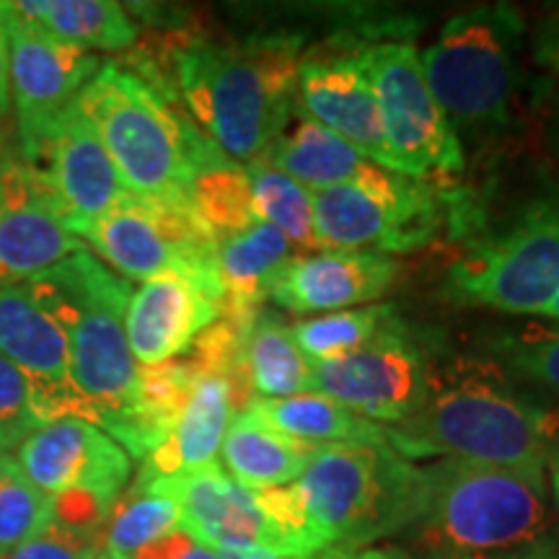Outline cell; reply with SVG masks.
Instances as JSON below:
<instances>
[{
  "mask_svg": "<svg viewBox=\"0 0 559 559\" xmlns=\"http://www.w3.org/2000/svg\"><path fill=\"white\" fill-rule=\"evenodd\" d=\"M272 430L283 432L300 443L342 445V443H386V428L379 423L355 415L330 396L311 391V394L285 396V400H254L247 407Z\"/></svg>",
  "mask_w": 559,
  "mask_h": 559,
  "instance_id": "484cf974",
  "label": "cell"
},
{
  "mask_svg": "<svg viewBox=\"0 0 559 559\" xmlns=\"http://www.w3.org/2000/svg\"><path fill=\"white\" fill-rule=\"evenodd\" d=\"M547 481H549V500H551V521L559 531V445H555L547 459Z\"/></svg>",
  "mask_w": 559,
  "mask_h": 559,
  "instance_id": "60d3db41",
  "label": "cell"
},
{
  "mask_svg": "<svg viewBox=\"0 0 559 559\" xmlns=\"http://www.w3.org/2000/svg\"><path fill=\"white\" fill-rule=\"evenodd\" d=\"M11 107V47L9 26H5L3 3H0V117Z\"/></svg>",
  "mask_w": 559,
  "mask_h": 559,
  "instance_id": "8d00e7d4",
  "label": "cell"
},
{
  "mask_svg": "<svg viewBox=\"0 0 559 559\" xmlns=\"http://www.w3.org/2000/svg\"><path fill=\"white\" fill-rule=\"evenodd\" d=\"M179 559H221L218 555H215L213 549H207V547H202V544H198L194 542L190 549L185 551V555H181Z\"/></svg>",
  "mask_w": 559,
  "mask_h": 559,
  "instance_id": "7bdbcfd3",
  "label": "cell"
},
{
  "mask_svg": "<svg viewBox=\"0 0 559 559\" xmlns=\"http://www.w3.org/2000/svg\"><path fill=\"white\" fill-rule=\"evenodd\" d=\"M75 251H83V241L47 205L19 153L5 156L0 164V288L29 283Z\"/></svg>",
  "mask_w": 559,
  "mask_h": 559,
  "instance_id": "ac0fdd59",
  "label": "cell"
},
{
  "mask_svg": "<svg viewBox=\"0 0 559 559\" xmlns=\"http://www.w3.org/2000/svg\"><path fill=\"white\" fill-rule=\"evenodd\" d=\"M96 559H111V557L107 555V551H104V549H102V551H99V555H96Z\"/></svg>",
  "mask_w": 559,
  "mask_h": 559,
  "instance_id": "f6af8a7d",
  "label": "cell"
},
{
  "mask_svg": "<svg viewBox=\"0 0 559 559\" xmlns=\"http://www.w3.org/2000/svg\"><path fill=\"white\" fill-rule=\"evenodd\" d=\"M549 122H547V143H549V156L555 174L559 179V86H549Z\"/></svg>",
  "mask_w": 559,
  "mask_h": 559,
  "instance_id": "ab89813d",
  "label": "cell"
},
{
  "mask_svg": "<svg viewBox=\"0 0 559 559\" xmlns=\"http://www.w3.org/2000/svg\"><path fill=\"white\" fill-rule=\"evenodd\" d=\"M243 171H247L251 202L260 221L275 226L290 241V247L309 251V254L321 251L317 230H313L311 190L275 169L267 158L243 164Z\"/></svg>",
  "mask_w": 559,
  "mask_h": 559,
  "instance_id": "f1b7e54d",
  "label": "cell"
},
{
  "mask_svg": "<svg viewBox=\"0 0 559 559\" xmlns=\"http://www.w3.org/2000/svg\"><path fill=\"white\" fill-rule=\"evenodd\" d=\"M557 445H559V428H557Z\"/></svg>",
  "mask_w": 559,
  "mask_h": 559,
  "instance_id": "bcb514c9",
  "label": "cell"
},
{
  "mask_svg": "<svg viewBox=\"0 0 559 559\" xmlns=\"http://www.w3.org/2000/svg\"><path fill=\"white\" fill-rule=\"evenodd\" d=\"M148 485H158L179 502L181 531H187L202 547L213 551L270 549L293 555L257 492L241 487L218 461L205 469Z\"/></svg>",
  "mask_w": 559,
  "mask_h": 559,
  "instance_id": "e0dca14e",
  "label": "cell"
},
{
  "mask_svg": "<svg viewBox=\"0 0 559 559\" xmlns=\"http://www.w3.org/2000/svg\"><path fill=\"white\" fill-rule=\"evenodd\" d=\"M559 417L521 394L492 360H436L428 396L409 419L386 428L400 456L461 459L508 469H547Z\"/></svg>",
  "mask_w": 559,
  "mask_h": 559,
  "instance_id": "7a4b0ae2",
  "label": "cell"
},
{
  "mask_svg": "<svg viewBox=\"0 0 559 559\" xmlns=\"http://www.w3.org/2000/svg\"><path fill=\"white\" fill-rule=\"evenodd\" d=\"M11 5L55 39L86 52H122L138 39L135 21L122 3L111 0H21Z\"/></svg>",
  "mask_w": 559,
  "mask_h": 559,
  "instance_id": "4316f807",
  "label": "cell"
},
{
  "mask_svg": "<svg viewBox=\"0 0 559 559\" xmlns=\"http://www.w3.org/2000/svg\"><path fill=\"white\" fill-rule=\"evenodd\" d=\"M300 39L262 34L243 41H179L171 52L174 94L230 160L262 158L298 102Z\"/></svg>",
  "mask_w": 559,
  "mask_h": 559,
  "instance_id": "3957f363",
  "label": "cell"
},
{
  "mask_svg": "<svg viewBox=\"0 0 559 559\" xmlns=\"http://www.w3.org/2000/svg\"><path fill=\"white\" fill-rule=\"evenodd\" d=\"M531 58L544 73L555 79L551 86H559V9L544 13L536 21L534 34H531Z\"/></svg>",
  "mask_w": 559,
  "mask_h": 559,
  "instance_id": "d590c367",
  "label": "cell"
},
{
  "mask_svg": "<svg viewBox=\"0 0 559 559\" xmlns=\"http://www.w3.org/2000/svg\"><path fill=\"white\" fill-rule=\"evenodd\" d=\"M396 313L391 306H366V309L334 311L326 317L296 321L293 337L311 362H324L355 353L376 334L386 330Z\"/></svg>",
  "mask_w": 559,
  "mask_h": 559,
  "instance_id": "4dcf8cb0",
  "label": "cell"
},
{
  "mask_svg": "<svg viewBox=\"0 0 559 559\" xmlns=\"http://www.w3.org/2000/svg\"><path fill=\"white\" fill-rule=\"evenodd\" d=\"M19 156L47 205L79 239L109 210L132 198L94 124L75 102L45 128L19 138Z\"/></svg>",
  "mask_w": 559,
  "mask_h": 559,
  "instance_id": "8fae6325",
  "label": "cell"
},
{
  "mask_svg": "<svg viewBox=\"0 0 559 559\" xmlns=\"http://www.w3.org/2000/svg\"><path fill=\"white\" fill-rule=\"evenodd\" d=\"M221 559H306L298 555H280L270 549H247V551H215Z\"/></svg>",
  "mask_w": 559,
  "mask_h": 559,
  "instance_id": "b9f144b4",
  "label": "cell"
},
{
  "mask_svg": "<svg viewBox=\"0 0 559 559\" xmlns=\"http://www.w3.org/2000/svg\"><path fill=\"white\" fill-rule=\"evenodd\" d=\"M290 260V241L264 221L218 241L215 275L223 290L221 317L239 321L254 317L264 300H270L280 270Z\"/></svg>",
  "mask_w": 559,
  "mask_h": 559,
  "instance_id": "603a6c76",
  "label": "cell"
},
{
  "mask_svg": "<svg viewBox=\"0 0 559 559\" xmlns=\"http://www.w3.org/2000/svg\"><path fill=\"white\" fill-rule=\"evenodd\" d=\"M298 107L313 122L355 145L368 160L394 171L379 104L362 73L358 50L300 60Z\"/></svg>",
  "mask_w": 559,
  "mask_h": 559,
  "instance_id": "d6986e66",
  "label": "cell"
},
{
  "mask_svg": "<svg viewBox=\"0 0 559 559\" xmlns=\"http://www.w3.org/2000/svg\"><path fill=\"white\" fill-rule=\"evenodd\" d=\"M317 451V445L272 430L249 409L236 412L221 445L226 472L251 492L293 485Z\"/></svg>",
  "mask_w": 559,
  "mask_h": 559,
  "instance_id": "cb8c5ba5",
  "label": "cell"
},
{
  "mask_svg": "<svg viewBox=\"0 0 559 559\" xmlns=\"http://www.w3.org/2000/svg\"><path fill=\"white\" fill-rule=\"evenodd\" d=\"M190 202L215 241L260 223L251 202L247 171L223 153H215L192 179Z\"/></svg>",
  "mask_w": 559,
  "mask_h": 559,
  "instance_id": "83f0119b",
  "label": "cell"
},
{
  "mask_svg": "<svg viewBox=\"0 0 559 559\" xmlns=\"http://www.w3.org/2000/svg\"><path fill=\"white\" fill-rule=\"evenodd\" d=\"M11 47V102L16 107L19 138L45 128L79 99L99 73L102 60L81 47L55 39L3 3Z\"/></svg>",
  "mask_w": 559,
  "mask_h": 559,
  "instance_id": "9a60e30c",
  "label": "cell"
},
{
  "mask_svg": "<svg viewBox=\"0 0 559 559\" xmlns=\"http://www.w3.org/2000/svg\"><path fill=\"white\" fill-rule=\"evenodd\" d=\"M262 158H267L275 169L300 181L306 190H330L337 185L368 179L376 171L373 160L342 140L337 132L313 122L304 109L293 107L280 128L275 143Z\"/></svg>",
  "mask_w": 559,
  "mask_h": 559,
  "instance_id": "7402d4cb",
  "label": "cell"
},
{
  "mask_svg": "<svg viewBox=\"0 0 559 559\" xmlns=\"http://www.w3.org/2000/svg\"><path fill=\"white\" fill-rule=\"evenodd\" d=\"M16 464L39 492L81 489L111 508L120 502L132 464L128 451L86 419H55L39 425L16 449Z\"/></svg>",
  "mask_w": 559,
  "mask_h": 559,
  "instance_id": "5bb4252c",
  "label": "cell"
},
{
  "mask_svg": "<svg viewBox=\"0 0 559 559\" xmlns=\"http://www.w3.org/2000/svg\"><path fill=\"white\" fill-rule=\"evenodd\" d=\"M523 13L487 3L453 16L423 52L425 81L456 128H502L521 86Z\"/></svg>",
  "mask_w": 559,
  "mask_h": 559,
  "instance_id": "52a82bcc",
  "label": "cell"
},
{
  "mask_svg": "<svg viewBox=\"0 0 559 559\" xmlns=\"http://www.w3.org/2000/svg\"><path fill=\"white\" fill-rule=\"evenodd\" d=\"M0 355L24 376L39 425L68 417L96 425L94 407L73 381L66 337L24 285L0 288Z\"/></svg>",
  "mask_w": 559,
  "mask_h": 559,
  "instance_id": "4fadbf2b",
  "label": "cell"
},
{
  "mask_svg": "<svg viewBox=\"0 0 559 559\" xmlns=\"http://www.w3.org/2000/svg\"><path fill=\"white\" fill-rule=\"evenodd\" d=\"M37 428L24 376L0 355V453L19 449Z\"/></svg>",
  "mask_w": 559,
  "mask_h": 559,
  "instance_id": "836d02e7",
  "label": "cell"
},
{
  "mask_svg": "<svg viewBox=\"0 0 559 559\" xmlns=\"http://www.w3.org/2000/svg\"><path fill=\"white\" fill-rule=\"evenodd\" d=\"M432 368L430 347L394 319L355 353L313 362V386L355 415L391 428L423 407Z\"/></svg>",
  "mask_w": 559,
  "mask_h": 559,
  "instance_id": "7c38bea8",
  "label": "cell"
},
{
  "mask_svg": "<svg viewBox=\"0 0 559 559\" xmlns=\"http://www.w3.org/2000/svg\"><path fill=\"white\" fill-rule=\"evenodd\" d=\"M321 251H409L440 226L436 192L425 179L376 166L368 179L311 192Z\"/></svg>",
  "mask_w": 559,
  "mask_h": 559,
  "instance_id": "30bf717a",
  "label": "cell"
},
{
  "mask_svg": "<svg viewBox=\"0 0 559 559\" xmlns=\"http://www.w3.org/2000/svg\"><path fill=\"white\" fill-rule=\"evenodd\" d=\"M461 304L506 313H542L559 290V200L536 202L513 226L449 270Z\"/></svg>",
  "mask_w": 559,
  "mask_h": 559,
  "instance_id": "ba28073f",
  "label": "cell"
},
{
  "mask_svg": "<svg viewBox=\"0 0 559 559\" xmlns=\"http://www.w3.org/2000/svg\"><path fill=\"white\" fill-rule=\"evenodd\" d=\"M99 551L102 534H81L52 521L3 559H96Z\"/></svg>",
  "mask_w": 559,
  "mask_h": 559,
  "instance_id": "e575fe53",
  "label": "cell"
},
{
  "mask_svg": "<svg viewBox=\"0 0 559 559\" xmlns=\"http://www.w3.org/2000/svg\"><path fill=\"white\" fill-rule=\"evenodd\" d=\"M293 555L368 549L415 526L425 506L419 466L389 443L324 445L288 487L257 492Z\"/></svg>",
  "mask_w": 559,
  "mask_h": 559,
  "instance_id": "6da1fadb",
  "label": "cell"
},
{
  "mask_svg": "<svg viewBox=\"0 0 559 559\" xmlns=\"http://www.w3.org/2000/svg\"><path fill=\"white\" fill-rule=\"evenodd\" d=\"M223 313L215 280L187 270H166L130 296L124 332L140 368L177 360Z\"/></svg>",
  "mask_w": 559,
  "mask_h": 559,
  "instance_id": "2e32d148",
  "label": "cell"
},
{
  "mask_svg": "<svg viewBox=\"0 0 559 559\" xmlns=\"http://www.w3.org/2000/svg\"><path fill=\"white\" fill-rule=\"evenodd\" d=\"M498 366L519 379L559 391V330H523L492 342Z\"/></svg>",
  "mask_w": 559,
  "mask_h": 559,
  "instance_id": "d6a6232c",
  "label": "cell"
},
{
  "mask_svg": "<svg viewBox=\"0 0 559 559\" xmlns=\"http://www.w3.org/2000/svg\"><path fill=\"white\" fill-rule=\"evenodd\" d=\"M423 477L425 506L409 531L432 559L508 555L551 536L547 469L440 459Z\"/></svg>",
  "mask_w": 559,
  "mask_h": 559,
  "instance_id": "277c9868",
  "label": "cell"
},
{
  "mask_svg": "<svg viewBox=\"0 0 559 559\" xmlns=\"http://www.w3.org/2000/svg\"><path fill=\"white\" fill-rule=\"evenodd\" d=\"M24 290L66 337L73 381L109 432L135 400L138 370L124 332L130 283L86 249L39 272Z\"/></svg>",
  "mask_w": 559,
  "mask_h": 559,
  "instance_id": "8992f818",
  "label": "cell"
},
{
  "mask_svg": "<svg viewBox=\"0 0 559 559\" xmlns=\"http://www.w3.org/2000/svg\"><path fill=\"white\" fill-rule=\"evenodd\" d=\"M396 262L381 251H313L280 270L270 300L293 313L340 311L381 298L396 277Z\"/></svg>",
  "mask_w": 559,
  "mask_h": 559,
  "instance_id": "ffe728a7",
  "label": "cell"
},
{
  "mask_svg": "<svg viewBox=\"0 0 559 559\" xmlns=\"http://www.w3.org/2000/svg\"><path fill=\"white\" fill-rule=\"evenodd\" d=\"M461 559H559V542L555 536L531 544L526 549L508 551V555H495V557H461Z\"/></svg>",
  "mask_w": 559,
  "mask_h": 559,
  "instance_id": "f35d334b",
  "label": "cell"
},
{
  "mask_svg": "<svg viewBox=\"0 0 559 559\" xmlns=\"http://www.w3.org/2000/svg\"><path fill=\"white\" fill-rule=\"evenodd\" d=\"M181 528L179 502L158 485H132L128 498L117 502L102 536V549L111 559H132L160 536Z\"/></svg>",
  "mask_w": 559,
  "mask_h": 559,
  "instance_id": "f546056e",
  "label": "cell"
},
{
  "mask_svg": "<svg viewBox=\"0 0 559 559\" xmlns=\"http://www.w3.org/2000/svg\"><path fill=\"white\" fill-rule=\"evenodd\" d=\"M358 58L379 104L394 171L412 179L464 171L459 135L425 81L415 45L376 41L360 47Z\"/></svg>",
  "mask_w": 559,
  "mask_h": 559,
  "instance_id": "9c48e42d",
  "label": "cell"
},
{
  "mask_svg": "<svg viewBox=\"0 0 559 559\" xmlns=\"http://www.w3.org/2000/svg\"><path fill=\"white\" fill-rule=\"evenodd\" d=\"M234 417V389L226 376L194 373L190 400L169 438L143 459L135 479L138 485L174 479L215 464Z\"/></svg>",
  "mask_w": 559,
  "mask_h": 559,
  "instance_id": "44dd1931",
  "label": "cell"
},
{
  "mask_svg": "<svg viewBox=\"0 0 559 559\" xmlns=\"http://www.w3.org/2000/svg\"><path fill=\"white\" fill-rule=\"evenodd\" d=\"M52 523V498L39 492L11 453H0V559Z\"/></svg>",
  "mask_w": 559,
  "mask_h": 559,
  "instance_id": "1f68e13d",
  "label": "cell"
},
{
  "mask_svg": "<svg viewBox=\"0 0 559 559\" xmlns=\"http://www.w3.org/2000/svg\"><path fill=\"white\" fill-rule=\"evenodd\" d=\"M75 104L135 198L187 200L198 171L221 153L174 109L171 96L120 62H104Z\"/></svg>",
  "mask_w": 559,
  "mask_h": 559,
  "instance_id": "5b68a950",
  "label": "cell"
},
{
  "mask_svg": "<svg viewBox=\"0 0 559 559\" xmlns=\"http://www.w3.org/2000/svg\"><path fill=\"white\" fill-rule=\"evenodd\" d=\"M542 317H549V319H557L559 321V290H557L555 300H551V304L547 306V311H544Z\"/></svg>",
  "mask_w": 559,
  "mask_h": 559,
  "instance_id": "ee69618b",
  "label": "cell"
},
{
  "mask_svg": "<svg viewBox=\"0 0 559 559\" xmlns=\"http://www.w3.org/2000/svg\"><path fill=\"white\" fill-rule=\"evenodd\" d=\"M306 559H415L396 549H324Z\"/></svg>",
  "mask_w": 559,
  "mask_h": 559,
  "instance_id": "74e56055",
  "label": "cell"
},
{
  "mask_svg": "<svg viewBox=\"0 0 559 559\" xmlns=\"http://www.w3.org/2000/svg\"><path fill=\"white\" fill-rule=\"evenodd\" d=\"M241 368L251 394L260 400L311 394L313 362L293 337V326L280 313L260 309L241 340Z\"/></svg>",
  "mask_w": 559,
  "mask_h": 559,
  "instance_id": "d4e9b609",
  "label": "cell"
}]
</instances>
